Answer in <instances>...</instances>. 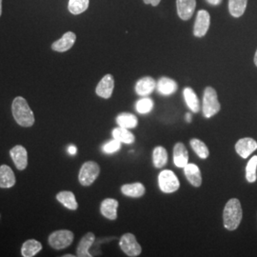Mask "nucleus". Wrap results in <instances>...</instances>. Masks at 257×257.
I'll use <instances>...</instances> for the list:
<instances>
[{"label": "nucleus", "instance_id": "1", "mask_svg": "<svg viewBox=\"0 0 257 257\" xmlns=\"http://www.w3.org/2000/svg\"><path fill=\"white\" fill-rule=\"evenodd\" d=\"M13 116L21 127H32L35 124V114L30 108L26 99L22 96H18L12 104Z\"/></svg>", "mask_w": 257, "mask_h": 257}, {"label": "nucleus", "instance_id": "2", "mask_svg": "<svg viewBox=\"0 0 257 257\" xmlns=\"http://www.w3.org/2000/svg\"><path fill=\"white\" fill-rule=\"evenodd\" d=\"M243 217L241 203L237 198L230 199L223 211L224 227L228 230H235L239 227Z\"/></svg>", "mask_w": 257, "mask_h": 257}, {"label": "nucleus", "instance_id": "3", "mask_svg": "<svg viewBox=\"0 0 257 257\" xmlns=\"http://www.w3.org/2000/svg\"><path fill=\"white\" fill-rule=\"evenodd\" d=\"M221 109L220 103L218 100L217 92L212 87H207L204 90L203 94L202 111L206 118L214 116L219 112Z\"/></svg>", "mask_w": 257, "mask_h": 257}, {"label": "nucleus", "instance_id": "4", "mask_svg": "<svg viewBox=\"0 0 257 257\" xmlns=\"http://www.w3.org/2000/svg\"><path fill=\"white\" fill-rule=\"evenodd\" d=\"M100 174V167L94 161H87L83 164L79 175L78 180L82 186H91L98 177Z\"/></svg>", "mask_w": 257, "mask_h": 257}, {"label": "nucleus", "instance_id": "5", "mask_svg": "<svg viewBox=\"0 0 257 257\" xmlns=\"http://www.w3.org/2000/svg\"><path fill=\"white\" fill-rule=\"evenodd\" d=\"M74 238V232L71 230H55L49 236V244L55 249H63L73 243Z\"/></svg>", "mask_w": 257, "mask_h": 257}, {"label": "nucleus", "instance_id": "6", "mask_svg": "<svg viewBox=\"0 0 257 257\" xmlns=\"http://www.w3.org/2000/svg\"><path fill=\"white\" fill-rule=\"evenodd\" d=\"M159 189L165 193H173L179 189V180L174 172L164 170L158 175Z\"/></svg>", "mask_w": 257, "mask_h": 257}, {"label": "nucleus", "instance_id": "7", "mask_svg": "<svg viewBox=\"0 0 257 257\" xmlns=\"http://www.w3.org/2000/svg\"><path fill=\"white\" fill-rule=\"evenodd\" d=\"M119 246L128 256H138L142 251L141 246L133 233H125L122 235L120 238Z\"/></svg>", "mask_w": 257, "mask_h": 257}, {"label": "nucleus", "instance_id": "8", "mask_svg": "<svg viewBox=\"0 0 257 257\" xmlns=\"http://www.w3.org/2000/svg\"><path fill=\"white\" fill-rule=\"evenodd\" d=\"M211 23V17L210 14L205 11L201 10L197 13L196 19L193 26V35L194 37H203L209 31Z\"/></svg>", "mask_w": 257, "mask_h": 257}, {"label": "nucleus", "instance_id": "9", "mask_svg": "<svg viewBox=\"0 0 257 257\" xmlns=\"http://www.w3.org/2000/svg\"><path fill=\"white\" fill-rule=\"evenodd\" d=\"M114 89V78L111 74H106L97 84L95 92L104 99H109Z\"/></svg>", "mask_w": 257, "mask_h": 257}, {"label": "nucleus", "instance_id": "10", "mask_svg": "<svg viewBox=\"0 0 257 257\" xmlns=\"http://www.w3.org/2000/svg\"><path fill=\"white\" fill-rule=\"evenodd\" d=\"M10 156L12 157L14 163L19 171H23L28 166L27 150L21 145L15 146L10 151Z\"/></svg>", "mask_w": 257, "mask_h": 257}, {"label": "nucleus", "instance_id": "11", "mask_svg": "<svg viewBox=\"0 0 257 257\" xmlns=\"http://www.w3.org/2000/svg\"><path fill=\"white\" fill-rule=\"evenodd\" d=\"M257 150V142L250 138H241L235 144V151L242 158H248Z\"/></svg>", "mask_w": 257, "mask_h": 257}, {"label": "nucleus", "instance_id": "12", "mask_svg": "<svg viewBox=\"0 0 257 257\" xmlns=\"http://www.w3.org/2000/svg\"><path fill=\"white\" fill-rule=\"evenodd\" d=\"M75 34L73 32H67L63 35V37L52 44V49L58 53H64L72 49V47L74 46L75 43Z\"/></svg>", "mask_w": 257, "mask_h": 257}, {"label": "nucleus", "instance_id": "13", "mask_svg": "<svg viewBox=\"0 0 257 257\" xmlns=\"http://www.w3.org/2000/svg\"><path fill=\"white\" fill-rule=\"evenodd\" d=\"M196 7V0H176V8L179 18L189 20L193 17Z\"/></svg>", "mask_w": 257, "mask_h": 257}, {"label": "nucleus", "instance_id": "14", "mask_svg": "<svg viewBox=\"0 0 257 257\" xmlns=\"http://www.w3.org/2000/svg\"><path fill=\"white\" fill-rule=\"evenodd\" d=\"M184 174L188 181L193 185V187H200L202 184V176L199 167L193 163H188L184 167Z\"/></svg>", "mask_w": 257, "mask_h": 257}, {"label": "nucleus", "instance_id": "15", "mask_svg": "<svg viewBox=\"0 0 257 257\" xmlns=\"http://www.w3.org/2000/svg\"><path fill=\"white\" fill-rule=\"evenodd\" d=\"M118 201L113 198H106L100 205V212L104 217L110 220H115L117 218Z\"/></svg>", "mask_w": 257, "mask_h": 257}, {"label": "nucleus", "instance_id": "16", "mask_svg": "<svg viewBox=\"0 0 257 257\" xmlns=\"http://www.w3.org/2000/svg\"><path fill=\"white\" fill-rule=\"evenodd\" d=\"M174 163L176 167L184 169L189 163V153L183 143L178 142L174 148Z\"/></svg>", "mask_w": 257, "mask_h": 257}, {"label": "nucleus", "instance_id": "17", "mask_svg": "<svg viewBox=\"0 0 257 257\" xmlns=\"http://www.w3.org/2000/svg\"><path fill=\"white\" fill-rule=\"evenodd\" d=\"M156 80L151 76H145L139 79L136 85V92L138 95L147 96L156 89Z\"/></svg>", "mask_w": 257, "mask_h": 257}, {"label": "nucleus", "instance_id": "18", "mask_svg": "<svg viewBox=\"0 0 257 257\" xmlns=\"http://www.w3.org/2000/svg\"><path fill=\"white\" fill-rule=\"evenodd\" d=\"M95 240V236L92 232H88L83 236L76 249V256L78 257H92L89 249L92 247L93 242Z\"/></svg>", "mask_w": 257, "mask_h": 257}, {"label": "nucleus", "instance_id": "19", "mask_svg": "<svg viewBox=\"0 0 257 257\" xmlns=\"http://www.w3.org/2000/svg\"><path fill=\"white\" fill-rule=\"evenodd\" d=\"M16 182V175L11 167L8 165L0 166V188H12L15 186Z\"/></svg>", "mask_w": 257, "mask_h": 257}, {"label": "nucleus", "instance_id": "20", "mask_svg": "<svg viewBox=\"0 0 257 257\" xmlns=\"http://www.w3.org/2000/svg\"><path fill=\"white\" fill-rule=\"evenodd\" d=\"M121 192L128 197H134V198H138L141 197L145 194V187L142 183H132L125 184L121 187Z\"/></svg>", "mask_w": 257, "mask_h": 257}, {"label": "nucleus", "instance_id": "21", "mask_svg": "<svg viewBox=\"0 0 257 257\" xmlns=\"http://www.w3.org/2000/svg\"><path fill=\"white\" fill-rule=\"evenodd\" d=\"M158 92L163 95H170L177 91V83L169 77H161L156 84Z\"/></svg>", "mask_w": 257, "mask_h": 257}, {"label": "nucleus", "instance_id": "22", "mask_svg": "<svg viewBox=\"0 0 257 257\" xmlns=\"http://www.w3.org/2000/svg\"><path fill=\"white\" fill-rule=\"evenodd\" d=\"M42 249V244L36 239H29L25 241L21 248V254L24 257H33Z\"/></svg>", "mask_w": 257, "mask_h": 257}, {"label": "nucleus", "instance_id": "23", "mask_svg": "<svg viewBox=\"0 0 257 257\" xmlns=\"http://www.w3.org/2000/svg\"><path fill=\"white\" fill-rule=\"evenodd\" d=\"M56 199L59 203H61L64 207L69 210L75 211L78 208V204L75 199L74 193L69 192V191H63L60 193H57Z\"/></svg>", "mask_w": 257, "mask_h": 257}, {"label": "nucleus", "instance_id": "24", "mask_svg": "<svg viewBox=\"0 0 257 257\" xmlns=\"http://www.w3.org/2000/svg\"><path fill=\"white\" fill-rule=\"evenodd\" d=\"M184 98L187 106L193 112H198L200 110V102L195 92L192 88H185L183 91Z\"/></svg>", "mask_w": 257, "mask_h": 257}, {"label": "nucleus", "instance_id": "25", "mask_svg": "<svg viewBox=\"0 0 257 257\" xmlns=\"http://www.w3.org/2000/svg\"><path fill=\"white\" fill-rule=\"evenodd\" d=\"M116 123L119 127L125 128H134L138 126V117L130 112H121L116 117Z\"/></svg>", "mask_w": 257, "mask_h": 257}, {"label": "nucleus", "instance_id": "26", "mask_svg": "<svg viewBox=\"0 0 257 257\" xmlns=\"http://www.w3.org/2000/svg\"><path fill=\"white\" fill-rule=\"evenodd\" d=\"M111 134H112V138L117 139L121 143L133 144L136 140L135 136L128 131V128L118 127V128H113Z\"/></svg>", "mask_w": 257, "mask_h": 257}, {"label": "nucleus", "instance_id": "27", "mask_svg": "<svg viewBox=\"0 0 257 257\" xmlns=\"http://www.w3.org/2000/svg\"><path fill=\"white\" fill-rule=\"evenodd\" d=\"M168 153L166 149L162 146H157L153 152V162L157 169H161L167 164Z\"/></svg>", "mask_w": 257, "mask_h": 257}, {"label": "nucleus", "instance_id": "28", "mask_svg": "<svg viewBox=\"0 0 257 257\" xmlns=\"http://www.w3.org/2000/svg\"><path fill=\"white\" fill-rule=\"evenodd\" d=\"M248 0H229V11L233 18H240L247 8Z\"/></svg>", "mask_w": 257, "mask_h": 257}, {"label": "nucleus", "instance_id": "29", "mask_svg": "<svg viewBox=\"0 0 257 257\" xmlns=\"http://www.w3.org/2000/svg\"><path fill=\"white\" fill-rule=\"evenodd\" d=\"M90 0H70L68 4V9L71 14L74 16L80 15L89 8Z\"/></svg>", "mask_w": 257, "mask_h": 257}, {"label": "nucleus", "instance_id": "30", "mask_svg": "<svg viewBox=\"0 0 257 257\" xmlns=\"http://www.w3.org/2000/svg\"><path fill=\"white\" fill-rule=\"evenodd\" d=\"M190 144H191L192 149L194 151V153L200 158L206 159V158L209 157V155H210L209 149L207 147V145L201 140H199L197 138H193V139H191Z\"/></svg>", "mask_w": 257, "mask_h": 257}, {"label": "nucleus", "instance_id": "31", "mask_svg": "<svg viewBox=\"0 0 257 257\" xmlns=\"http://www.w3.org/2000/svg\"><path fill=\"white\" fill-rule=\"evenodd\" d=\"M257 156H252L246 167V179L249 183L255 182L257 179Z\"/></svg>", "mask_w": 257, "mask_h": 257}, {"label": "nucleus", "instance_id": "32", "mask_svg": "<svg viewBox=\"0 0 257 257\" xmlns=\"http://www.w3.org/2000/svg\"><path fill=\"white\" fill-rule=\"evenodd\" d=\"M153 108H154V102L149 97H144V98L138 100L136 104V109L141 114H145V113L150 112L151 110H153Z\"/></svg>", "mask_w": 257, "mask_h": 257}, {"label": "nucleus", "instance_id": "33", "mask_svg": "<svg viewBox=\"0 0 257 257\" xmlns=\"http://www.w3.org/2000/svg\"><path fill=\"white\" fill-rule=\"evenodd\" d=\"M121 147V142L118 141L117 139L113 138L112 140H110L109 142H107L106 144L103 145L102 147V151L105 153V154H113V153H116Z\"/></svg>", "mask_w": 257, "mask_h": 257}, {"label": "nucleus", "instance_id": "34", "mask_svg": "<svg viewBox=\"0 0 257 257\" xmlns=\"http://www.w3.org/2000/svg\"><path fill=\"white\" fill-rule=\"evenodd\" d=\"M145 4H151L153 6H157L161 0H143Z\"/></svg>", "mask_w": 257, "mask_h": 257}, {"label": "nucleus", "instance_id": "35", "mask_svg": "<svg viewBox=\"0 0 257 257\" xmlns=\"http://www.w3.org/2000/svg\"><path fill=\"white\" fill-rule=\"evenodd\" d=\"M68 152H69L70 155L74 156L77 153V148L75 147L74 145H71V146H69V148H68Z\"/></svg>", "mask_w": 257, "mask_h": 257}, {"label": "nucleus", "instance_id": "36", "mask_svg": "<svg viewBox=\"0 0 257 257\" xmlns=\"http://www.w3.org/2000/svg\"><path fill=\"white\" fill-rule=\"evenodd\" d=\"M209 4H211V5H213V6H217V5H219L221 2H222V0H206Z\"/></svg>", "mask_w": 257, "mask_h": 257}, {"label": "nucleus", "instance_id": "37", "mask_svg": "<svg viewBox=\"0 0 257 257\" xmlns=\"http://www.w3.org/2000/svg\"><path fill=\"white\" fill-rule=\"evenodd\" d=\"M186 120H187V122H189V123L192 122V115H191V113L188 112V113L186 114Z\"/></svg>", "mask_w": 257, "mask_h": 257}, {"label": "nucleus", "instance_id": "38", "mask_svg": "<svg viewBox=\"0 0 257 257\" xmlns=\"http://www.w3.org/2000/svg\"><path fill=\"white\" fill-rule=\"evenodd\" d=\"M2 15V0H0V17Z\"/></svg>", "mask_w": 257, "mask_h": 257}, {"label": "nucleus", "instance_id": "39", "mask_svg": "<svg viewBox=\"0 0 257 257\" xmlns=\"http://www.w3.org/2000/svg\"><path fill=\"white\" fill-rule=\"evenodd\" d=\"M254 64H255V66L257 67V50L256 53H255V55H254Z\"/></svg>", "mask_w": 257, "mask_h": 257}, {"label": "nucleus", "instance_id": "40", "mask_svg": "<svg viewBox=\"0 0 257 257\" xmlns=\"http://www.w3.org/2000/svg\"><path fill=\"white\" fill-rule=\"evenodd\" d=\"M75 255H72V254H66L64 257H74Z\"/></svg>", "mask_w": 257, "mask_h": 257}]
</instances>
